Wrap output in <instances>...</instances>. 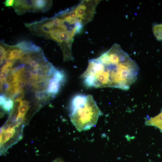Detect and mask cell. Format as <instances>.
I'll return each mask as SVG.
<instances>
[{
    "label": "cell",
    "mask_w": 162,
    "mask_h": 162,
    "mask_svg": "<svg viewBox=\"0 0 162 162\" xmlns=\"http://www.w3.org/2000/svg\"><path fill=\"white\" fill-rule=\"evenodd\" d=\"M0 105H2L6 101L7 98L4 95H2L0 96Z\"/></svg>",
    "instance_id": "cell-10"
},
{
    "label": "cell",
    "mask_w": 162,
    "mask_h": 162,
    "mask_svg": "<svg viewBox=\"0 0 162 162\" xmlns=\"http://www.w3.org/2000/svg\"><path fill=\"white\" fill-rule=\"evenodd\" d=\"M13 100L10 99H7L4 103L1 105L2 108L6 111H9L13 107Z\"/></svg>",
    "instance_id": "cell-7"
},
{
    "label": "cell",
    "mask_w": 162,
    "mask_h": 162,
    "mask_svg": "<svg viewBox=\"0 0 162 162\" xmlns=\"http://www.w3.org/2000/svg\"><path fill=\"white\" fill-rule=\"evenodd\" d=\"M146 124L155 126L162 131V111L157 116L147 120Z\"/></svg>",
    "instance_id": "cell-5"
},
{
    "label": "cell",
    "mask_w": 162,
    "mask_h": 162,
    "mask_svg": "<svg viewBox=\"0 0 162 162\" xmlns=\"http://www.w3.org/2000/svg\"><path fill=\"white\" fill-rule=\"evenodd\" d=\"M51 162H64L61 158H57Z\"/></svg>",
    "instance_id": "cell-11"
},
{
    "label": "cell",
    "mask_w": 162,
    "mask_h": 162,
    "mask_svg": "<svg viewBox=\"0 0 162 162\" xmlns=\"http://www.w3.org/2000/svg\"><path fill=\"white\" fill-rule=\"evenodd\" d=\"M139 71L136 63L115 44L99 57L89 60L80 77L88 87L128 90L137 79Z\"/></svg>",
    "instance_id": "cell-1"
},
{
    "label": "cell",
    "mask_w": 162,
    "mask_h": 162,
    "mask_svg": "<svg viewBox=\"0 0 162 162\" xmlns=\"http://www.w3.org/2000/svg\"><path fill=\"white\" fill-rule=\"evenodd\" d=\"M70 118L80 132L90 129L97 123L102 112L91 95H78L71 104Z\"/></svg>",
    "instance_id": "cell-3"
},
{
    "label": "cell",
    "mask_w": 162,
    "mask_h": 162,
    "mask_svg": "<svg viewBox=\"0 0 162 162\" xmlns=\"http://www.w3.org/2000/svg\"><path fill=\"white\" fill-rule=\"evenodd\" d=\"M154 35L156 39L159 41L162 40V24H155L152 26Z\"/></svg>",
    "instance_id": "cell-6"
},
{
    "label": "cell",
    "mask_w": 162,
    "mask_h": 162,
    "mask_svg": "<svg viewBox=\"0 0 162 162\" xmlns=\"http://www.w3.org/2000/svg\"><path fill=\"white\" fill-rule=\"evenodd\" d=\"M14 0H6L4 2V4L5 6L9 7L13 6Z\"/></svg>",
    "instance_id": "cell-9"
},
{
    "label": "cell",
    "mask_w": 162,
    "mask_h": 162,
    "mask_svg": "<svg viewBox=\"0 0 162 162\" xmlns=\"http://www.w3.org/2000/svg\"><path fill=\"white\" fill-rule=\"evenodd\" d=\"M45 95L44 92H39L36 93V96L38 99L40 100L44 98Z\"/></svg>",
    "instance_id": "cell-8"
},
{
    "label": "cell",
    "mask_w": 162,
    "mask_h": 162,
    "mask_svg": "<svg viewBox=\"0 0 162 162\" xmlns=\"http://www.w3.org/2000/svg\"><path fill=\"white\" fill-rule=\"evenodd\" d=\"M25 25L33 35L56 42L61 48L64 61L73 59L71 47L74 38L83 26L70 14L68 9L51 18H43Z\"/></svg>",
    "instance_id": "cell-2"
},
{
    "label": "cell",
    "mask_w": 162,
    "mask_h": 162,
    "mask_svg": "<svg viewBox=\"0 0 162 162\" xmlns=\"http://www.w3.org/2000/svg\"><path fill=\"white\" fill-rule=\"evenodd\" d=\"M52 1L49 0H14L12 7L18 15L27 12H44L49 10Z\"/></svg>",
    "instance_id": "cell-4"
}]
</instances>
